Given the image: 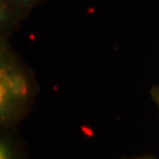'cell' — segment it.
Here are the masks:
<instances>
[{
  "label": "cell",
  "mask_w": 159,
  "mask_h": 159,
  "mask_svg": "<svg viewBox=\"0 0 159 159\" xmlns=\"http://www.w3.org/2000/svg\"><path fill=\"white\" fill-rule=\"evenodd\" d=\"M0 159H28L26 147L17 128L0 130Z\"/></svg>",
  "instance_id": "cell-2"
},
{
  "label": "cell",
  "mask_w": 159,
  "mask_h": 159,
  "mask_svg": "<svg viewBox=\"0 0 159 159\" xmlns=\"http://www.w3.org/2000/svg\"><path fill=\"white\" fill-rule=\"evenodd\" d=\"M151 96H152L153 101L156 103V106L158 107V111H159V86H154V87H152Z\"/></svg>",
  "instance_id": "cell-3"
},
{
  "label": "cell",
  "mask_w": 159,
  "mask_h": 159,
  "mask_svg": "<svg viewBox=\"0 0 159 159\" xmlns=\"http://www.w3.org/2000/svg\"><path fill=\"white\" fill-rule=\"evenodd\" d=\"M16 1H20V2H26V1H30V0H16Z\"/></svg>",
  "instance_id": "cell-5"
},
{
  "label": "cell",
  "mask_w": 159,
  "mask_h": 159,
  "mask_svg": "<svg viewBox=\"0 0 159 159\" xmlns=\"http://www.w3.org/2000/svg\"><path fill=\"white\" fill-rule=\"evenodd\" d=\"M35 84L29 70L7 49L0 56V130L16 129L29 114Z\"/></svg>",
  "instance_id": "cell-1"
},
{
  "label": "cell",
  "mask_w": 159,
  "mask_h": 159,
  "mask_svg": "<svg viewBox=\"0 0 159 159\" xmlns=\"http://www.w3.org/2000/svg\"><path fill=\"white\" fill-rule=\"evenodd\" d=\"M126 159H159L157 158L155 155L152 154H146V155H142V156H136V157H131V158H126Z\"/></svg>",
  "instance_id": "cell-4"
}]
</instances>
